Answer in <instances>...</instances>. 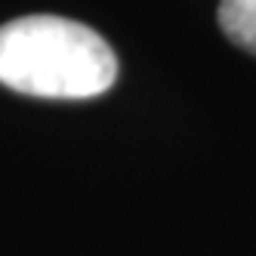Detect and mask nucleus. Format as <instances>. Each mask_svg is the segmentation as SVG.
Masks as SVG:
<instances>
[{
  "label": "nucleus",
  "instance_id": "f03ea898",
  "mask_svg": "<svg viewBox=\"0 0 256 256\" xmlns=\"http://www.w3.org/2000/svg\"><path fill=\"white\" fill-rule=\"evenodd\" d=\"M219 28L234 46L256 56V0H219Z\"/></svg>",
  "mask_w": 256,
  "mask_h": 256
},
{
  "label": "nucleus",
  "instance_id": "f257e3e1",
  "mask_svg": "<svg viewBox=\"0 0 256 256\" xmlns=\"http://www.w3.org/2000/svg\"><path fill=\"white\" fill-rule=\"evenodd\" d=\"M118 80V56L93 28L34 12L0 25V84L38 99H93Z\"/></svg>",
  "mask_w": 256,
  "mask_h": 256
}]
</instances>
